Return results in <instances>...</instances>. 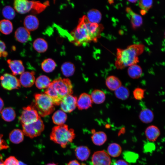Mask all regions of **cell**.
Returning <instances> with one entry per match:
<instances>
[{"instance_id": "1", "label": "cell", "mask_w": 165, "mask_h": 165, "mask_svg": "<svg viewBox=\"0 0 165 165\" xmlns=\"http://www.w3.org/2000/svg\"><path fill=\"white\" fill-rule=\"evenodd\" d=\"M104 29L102 24L91 22L86 16L84 15L79 19L76 27L71 32V42L77 46L96 42Z\"/></svg>"}, {"instance_id": "2", "label": "cell", "mask_w": 165, "mask_h": 165, "mask_svg": "<svg viewBox=\"0 0 165 165\" xmlns=\"http://www.w3.org/2000/svg\"><path fill=\"white\" fill-rule=\"evenodd\" d=\"M145 46L142 44H134L126 48L117 49L115 65L117 69H122L139 62L138 56L144 52Z\"/></svg>"}, {"instance_id": "3", "label": "cell", "mask_w": 165, "mask_h": 165, "mask_svg": "<svg viewBox=\"0 0 165 165\" xmlns=\"http://www.w3.org/2000/svg\"><path fill=\"white\" fill-rule=\"evenodd\" d=\"M73 86L68 79L59 78L51 82L45 94L51 99L54 105H58L64 97L73 94Z\"/></svg>"}, {"instance_id": "4", "label": "cell", "mask_w": 165, "mask_h": 165, "mask_svg": "<svg viewBox=\"0 0 165 165\" xmlns=\"http://www.w3.org/2000/svg\"><path fill=\"white\" fill-rule=\"evenodd\" d=\"M75 137L74 130L69 129L68 126L64 124L54 127L50 134L51 140L63 148L72 142Z\"/></svg>"}, {"instance_id": "5", "label": "cell", "mask_w": 165, "mask_h": 165, "mask_svg": "<svg viewBox=\"0 0 165 165\" xmlns=\"http://www.w3.org/2000/svg\"><path fill=\"white\" fill-rule=\"evenodd\" d=\"M48 5V2H46L43 3L39 1L25 0H16L13 3L14 9L21 14L31 11L34 13H39L43 11Z\"/></svg>"}, {"instance_id": "6", "label": "cell", "mask_w": 165, "mask_h": 165, "mask_svg": "<svg viewBox=\"0 0 165 165\" xmlns=\"http://www.w3.org/2000/svg\"><path fill=\"white\" fill-rule=\"evenodd\" d=\"M35 104L33 106L39 116L45 117L51 114L55 109L54 105L46 94L37 93L34 95Z\"/></svg>"}, {"instance_id": "7", "label": "cell", "mask_w": 165, "mask_h": 165, "mask_svg": "<svg viewBox=\"0 0 165 165\" xmlns=\"http://www.w3.org/2000/svg\"><path fill=\"white\" fill-rule=\"evenodd\" d=\"M22 126L24 134L31 138L39 136L44 129V125L40 117L35 122L23 124Z\"/></svg>"}, {"instance_id": "8", "label": "cell", "mask_w": 165, "mask_h": 165, "mask_svg": "<svg viewBox=\"0 0 165 165\" xmlns=\"http://www.w3.org/2000/svg\"><path fill=\"white\" fill-rule=\"evenodd\" d=\"M40 118L34 107L33 105H29L23 108L19 120L22 125L28 124L36 122Z\"/></svg>"}, {"instance_id": "9", "label": "cell", "mask_w": 165, "mask_h": 165, "mask_svg": "<svg viewBox=\"0 0 165 165\" xmlns=\"http://www.w3.org/2000/svg\"><path fill=\"white\" fill-rule=\"evenodd\" d=\"M1 85L4 89L11 90L20 87L19 80L12 74L5 73L0 77Z\"/></svg>"}, {"instance_id": "10", "label": "cell", "mask_w": 165, "mask_h": 165, "mask_svg": "<svg viewBox=\"0 0 165 165\" xmlns=\"http://www.w3.org/2000/svg\"><path fill=\"white\" fill-rule=\"evenodd\" d=\"M77 97L72 94L64 97L60 104L62 111L69 113L72 112L77 106Z\"/></svg>"}, {"instance_id": "11", "label": "cell", "mask_w": 165, "mask_h": 165, "mask_svg": "<svg viewBox=\"0 0 165 165\" xmlns=\"http://www.w3.org/2000/svg\"><path fill=\"white\" fill-rule=\"evenodd\" d=\"M92 161L94 165H110L111 163L109 155L104 150L94 152L92 156Z\"/></svg>"}, {"instance_id": "12", "label": "cell", "mask_w": 165, "mask_h": 165, "mask_svg": "<svg viewBox=\"0 0 165 165\" xmlns=\"http://www.w3.org/2000/svg\"><path fill=\"white\" fill-rule=\"evenodd\" d=\"M34 71L26 72L20 75L19 81L21 85L25 87H30L34 84L35 78Z\"/></svg>"}, {"instance_id": "13", "label": "cell", "mask_w": 165, "mask_h": 165, "mask_svg": "<svg viewBox=\"0 0 165 165\" xmlns=\"http://www.w3.org/2000/svg\"><path fill=\"white\" fill-rule=\"evenodd\" d=\"M93 102L90 95L86 93H82L77 101V106L79 110L87 109L91 107Z\"/></svg>"}, {"instance_id": "14", "label": "cell", "mask_w": 165, "mask_h": 165, "mask_svg": "<svg viewBox=\"0 0 165 165\" xmlns=\"http://www.w3.org/2000/svg\"><path fill=\"white\" fill-rule=\"evenodd\" d=\"M7 63L13 75H21L24 72V67L21 61L8 59Z\"/></svg>"}, {"instance_id": "15", "label": "cell", "mask_w": 165, "mask_h": 165, "mask_svg": "<svg viewBox=\"0 0 165 165\" xmlns=\"http://www.w3.org/2000/svg\"><path fill=\"white\" fill-rule=\"evenodd\" d=\"M15 37L16 39L21 43H25L31 39L30 31L23 27H20L16 31Z\"/></svg>"}, {"instance_id": "16", "label": "cell", "mask_w": 165, "mask_h": 165, "mask_svg": "<svg viewBox=\"0 0 165 165\" xmlns=\"http://www.w3.org/2000/svg\"><path fill=\"white\" fill-rule=\"evenodd\" d=\"M24 24L25 28L29 31H33L37 29L39 25V20L35 16L30 15L25 18Z\"/></svg>"}, {"instance_id": "17", "label": "cell", "mask_w": 165, "mask_h": 165, "mask_svg": "<svg viewBox=\"0 0 165 165\" xmlns=\"http://www.w3.org/2000/svg\"><path fill=\"white\" fill-rule=\"evenodd\" d=\"M126 11L130 16V22L132 27L134 29L137 28L142 24L143 20L140 15L134 12L129 7L126 8Z\"/></svg>"}, {"instance_id": "18", "label": "cell", "mask_w": 165, "mask_h": 165, "mask_svg": "<svg viewBox=\"0 0 165 165\" xmlns=\"http://www.w3.org/2000/svg\"><path fill=\"white\" fill-rule=\"evenodd\" d=\"M145 133L147 139L150 141H155L160 136V132L156 126L150 125L145 129Z\"/></svg>"}, {"instance_id": "19", "label": "cell", "mask_w": 165, "mask_h": 165, "mask_svg": "<svg viewBox=\"0 0 165 165\" xmlns=\"http://www.w3.org/2000/svg\"><path fill=\"white\" fill-rule=\"evenodd\" d=\"M105 83L110 90L114 91L122 85L120 80L114 75L108 76L105 79Z\"/></svg>"}, {"instance_id": "20", "label": "cell", "mask_w": 165, "mask_h": 165, "mask_svg": "<svg viewBox=\"0 0 165 165\" xmlns=\"http://www.w3.org/2000/svg\"><path fill=\"white\" fill-rule=\"evenodd\" d=\"M75 154L77 158L80 160H86L90 154L89 148L86 146H81L76 148L75 149Z\"/></svg>"}, {"instance_id": "21", "label": "cell", "mask_w": 165, "mask_h": 165, "mask_svg": "<svg viewBox=\"0 0 165 165\" xmlns=\"http://www.w3.org/2000/svg\"><path fill=\"white\" fill-rule=\"evenodd\" d=\"M90 96L93 102L97 104L103 103L106 99L105 93L99 89H95L93 90Z\"/></svg>"}, {"instance_id": "22", "label": "cell", "mask_w": 165, "mask_h": 165, "mask_svg": "<svg viewBox=\"0 0 165 165\" xmlns=\"http://www.w3.org/2000/svg\"><path fill=\"white\" fill-rule=\"evenodd\" d=\"M139 117L142 122L148 123H151L153 120L154 116L151 110L148 108H145L140 112Z\"/></svg>"}, {"instance_id": "23", "label": "cell", "mask_w": 165, "mask_h": 165, "mask_svg": "<svg viewBox=\"0 0 165 165\" xmlns=\"http://www.w3.org/2000/svg\"><path fill=\"white\" fill-rule=\"evenodd\" d=\"M91 138L94 144L100 146L104 144L106 141L107 136L105 132L100 131L93 133Z\"/></svg>"}, {"instance_id": "24", "label": "cell", "mask_w": 165, "mask_h": 165, "mask_svg": "<svg viewBox=\"0 0 165 165\" xmlns=\"http://www.w3.org/2000/svg\"><path fill=\"white\" fill-rule=\"evenodd\" d=\"M24 134L22 130L19 129H14L9 134V140L14 144H19L24 140Z\"/></svg>"}, {"instance_id": "25", "label": "cell", "mask_w": 165, "mask_h": 165, "mask_svg": "<svg viewBox=\"0 0 165 165\" xmlns=\"http://www.w3.org/2000/svg\"><path fill=\"white\" fill-rule=\"evenodd\" d=\"M127 74L132 79H136L140 78L142 74L141 67L137 64H134L128 67Z\"/></svg>"}, {"instance_id": "26", "label": "cell", "mask_w": 165, "mask_h": 165, "mask_svg": "<svg viewBox=\"0 0 165 165\" xmlns=\"http://www.w3.org/2000/svg\"><path fill=\"white\" fill-rule=\"evenodd\" d=\"M2 119L5 121L10 122L13 121L16 116L14 109L11 107H6L0 112Z\"/></svg>"}, {"instance_id": "27", "label": "cell", "mask_w": 165, "mask_h": 165, "mask_svg": "<svg viewBox=\"0 0 165 165\" xmlns=\"http://www.w3.org/2000/svg\"><path fill=\"white\" fill-rule=\"evenodd\" d=\"M67 118L66 114L62 110H58L55 112L52 117L53 123L59 125L64 124Z\"/></svg>"}, {"instance_id": "28", "label": "cell", "mask_w": 165, "mask_h": 165, "mask_svg": "<svg viewBox=\"0 0 165 165\" xmlns=\"http://www.w3.org/2000/svg\"><path fill=\"white\" fill-rule=\"evenodd\" d=\"M33 46L37 52L42 53L47 50L48 48V45L44 39L42 38H38L34 41Z\"/></svg>"}, {"instance_id": "29", "label": "cell", "mask_w": 165, "mask_h": 165, "mask_svg": "<svg viewBox=\"0 0 165 165\" xmlns=\"http://www.w3.org/2000/svg\"><path fill=\"white\" fill-rule=\"evenodd\" d=\"M61 72L63 75L66 77L72 75L75 71L74 64L70 62H66L63 63L61 67Z\"/></svg>"}, {"instance_id": "30", "label": "cell", "mask_w": 165, "mask_h": 165, "mask_svg": "<svg viewBox=\"0 0 165 165\" xmlns=\"http://www.w3.org/2000/svg\"><path fill=\"white\" fill-rule=\"evenodd\" d=\"M87 17L91 22L99 24L101 20L102 15L101 12L98 10L92 9L87 13Z\"/></svg>"}, {"instance_id": "31", "label": "cell", "mask_w": 165, "mask_h": 165, "mask_svg": "<svg viewBox=\"0 0 165 165\" xmlns=\"http://www.w3.org/2000/svg\"><path fill=\"white\" fill-rule=\"evenodd\" d=\"M51 83L50 79L45 75H41L36 79L35 84L36 87L39 89L47 88Z\"/></svg>"}, {"instance_id": "32", "label": "cell", "mask_w": 165, "mask_h": 165, "mask_svg": "<svg viewBox=\"0 0 165 165\" xmlns=\"http://www.w3.org/2000/svg\"><path fill=\"white\" fill-rule=\"evenodd\" d=\"M13 25L9 20L3 19L0 21V31L5 35H9L13 31Z\"/></svg>"}, {"instance_id": "33", "label": "cell", "mask_w": 165, "mask_h": 165, "mask_svg": "<svg viewBox=\"0 0 165 165\" xmlns=\"http://www.w3.org/2000/svg\"><path fill=\"white\" fill-rule=\"evenodd\" d=\"M116 97L120 100H125L129 97L130 91L127 87L122 85L114 91Z\"/></svg>"}, {"instance_id": "34", "label": "cell", "mask_w": 165, "mask_h": 165, "mask_svg": "<svg viewBox=\"0 0 165 165\" xmlns=\"http://www.w3.org/2000/svg\"><path fill=\"white\" fill-rule=\"evenodd\" d=\"M42 70L46 73L53 72L56 67L55 61L52 59L48 58L44 60L41 63Z\"/></svg>"}, {"instance_id": "35", "label": "cell", "mask_w": 165, "mask_h": 165, "mask_svg": "<svg viewBox=\"0 0 165 165\" xmlns=\"http://www.w3.org/2000/svg\"><path fill=\"white\" fill-rule=\"evenodd\" d=\"M107 151L109 155L112 157H116L119 156L122 152L120 146L116 143H112L108 146Z\"/></svg>"}, {"instance_id": "36", "label": "cell", "mask_w": 165, "mask_h": 165, "mask_svg": "<svg viewBox=\"0 0 165 165\" xmlns=\"http://www.w3.org/2000/svg\"><path fill=\"white\" fill-rule=\"evenodd\" d=\"M152 0H141L139 1L138 4L141 9L140 13L142 15L145 14L152 7L153 4Z\"/></svg>"}, {"instance_id": "37", "label": "cell", "mask_w": 165, "mask_h": 165, "mask_svg": "<svg viewBox=\"0 0 165 165\" xmlns=\"http://www.w3.org/2000/svg\"><path fill=\"white\" fill-rule=\"evenodd\" d=\"M2 14L6 19L9 20L13 19L16 15L14 9L9 6H6L3 8Z\"/></svg>"}, {"instance_id": "38", "label": "cell", "mask_w": 165, "mask_h": 165, "mask_svg": "<svg viewBox=\"0 0 165 165\" xmlns=\"http://www.w3.org/2000/svg\"><path fill=\"white\" fill-rule=\"evenodd\" d=\"M123 158L129 163H135L139 157L138 155L133 152L126 151L123 153Z\"/></svg>"}, {"instance_id": "39", "label": "cell", "mask_w": 165, "mask_h": 165, "mask_svg": "<svg viewBox=\"0 0 165 165\" xmlns=\"http://www.w3.org/2000/svg\"><path fill=\"white\" fill-rule=\"evenodd\" d=\"M145 90L139 87L135 88L133 91L134 98L136 100H140L144 97Z\"/></svg>"}, {"instance_id": "40", "label": "cell", "mask_w": 165, "mask_h": 165, "mask_svg": "<svg viewBox=\"0 0 165 165\" xmlns=\"http://www.w3.org/2000/svg\"><path fill=\"white\" fill-rule=\"evenodd\" d=\"M18 160L13 156H10L7 158L3 162L4 165H17Z\"/></svg>"}, {"instance_id": "41", "label": "cell", "mask_w": 165, "mask_h": 165, "mask_svg": "<svg viewBox=\"0 0 165 165\" xmlns=\"http://www.w3.org/2000/svg\"><path fill=\"white\" fill-rule=\"evenodd\" d=\"M6 46L4 42L0 40V57H6L8 54L6 51Z\"/></svg>"}, {"instance_id": "42", "label": "cell", "mask_w": 165, "mask_h": 165, "mask_svg": "<svg viewBox=\"0 0 165 165\" xmlns=\"http://www.w3.org/2000/svg\"><path fill=\"white\" fill-rule=\"evenodd\" d=\"M2 137L3 135L0 134V150L6 149L9 147L6 141L2 139Z\"/></svg>"}, {"instance_id": "43", "label": "cell", "mask_w": 165, "mask_h": 165, "mask_svg": "<svg viewBox=\"0 0 165 165\" xmlns=\"http://www.w3.org/2000/svg\"><path fill=\"white\" fill-rule=\"evenodd\" d=\"M113 165H129L125 161L122 160H118L114 162Z\"/></svg>"}, {"instance_id": "44", "label": "cell", "mask_w": 165, "mask_h": 165, "mask_svg": "<svg viewBox=\"0 0 165 165\" xmlns=\"http://www.w3.org/2000/svg\"><path fill=\"white\" fill-rule=\"evenodd\" d=\"M152 145L148 143L145 145L144 146V149L145 151L148 152L152 150Z\"/></svg>"}, {"instance_id": "45", "label": "cell", "mask_w": 165, "mask_h": 165, "mask_svg": "<svg viewBox=\"0 0 165 165\" xmlns=\"http://www.w3.org/2000/svg\"><path fill=\"white\" fill-rule=\"evenodd\" d=\"M67 165H81L80 163L76 160H73L70 161Z\"/></svg>"}, {"instance_id": "46", "label": "cell", "mask_w": 165, "mask_h": 165, "mask_svg": "<svg viewBox=\"0 0 165 165\" xmlns=\"http://www.w3.org/2000/svg\"><path fill=\"white\" fill-rule=\"evenodd\" d=\"M4 106V103L3 100L0 97V112L3 109Z\"/></svg>"}, {"instance_id": "47", "label": "cell", "mask_w": 165, "mask_h": 165, "mask_svg": "<svg viewBox=\"0 0 165 165\" xmlns=\"http://www.w3.org/2000/svg\"><path fill=\"white\" fill-rule=\"evenodd\" d=\"M17 165H27L21 161H19Z\"/></svg>"}, {"instance_id": "48", "label": "cell", "mask_w": 165, "mask_h": 165, "mask_svg": "<svg viewBox=\"0 0 165 165\" xmlns=\"http://www.w3.org/2000/svg\"><path fill=\"white\" fill-rule=\"evenodd\" d=\"M128 2L131 3H135L137 2V0H128Z\"/></svg>"}, {"instance_id": "49", "label": "cell", "mask_w": 165, "mask_h": 165, "mask_svg": "<svg viewBox=\"0 0 165 165\" xmlns=\"http://www.w3.org/2000/svg\"><path fill=\"white\" fill-rule=\"evenodd\" d=\"M46 165H57L54 163H48Z\"/></svg>"}, {"instance_id": "50", "label": "cell", "mask_w": 165, "mask_h": 165, "mask_svg": "<svg viewBox=\"0 0 165 165\" xmlns=\"http://www.w3.org/2000/svg\"><path fill=\"white\" fill-rule=\"evenodd\" d=\"M164 35H165V32H164Z\"/></svg>"}]
</instances>
